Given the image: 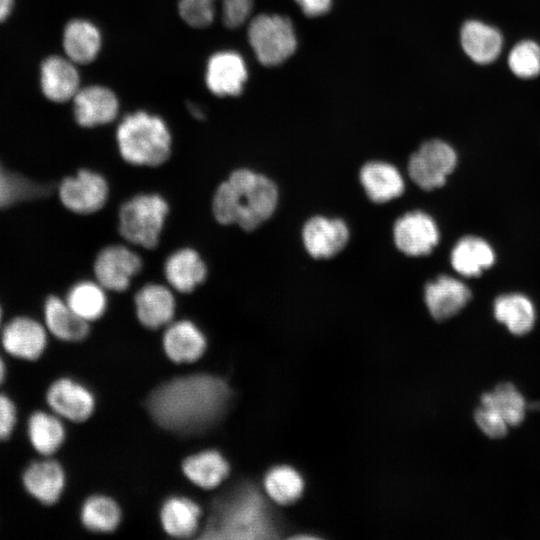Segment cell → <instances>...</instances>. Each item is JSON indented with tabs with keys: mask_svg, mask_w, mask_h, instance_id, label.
<instances>
[{
	"mask_svg": "<svg viewBox=\"0 0 540 540\" xmlns=\"http://www.w3.org/2000/svg\"><path fill=\"white\" fill-rule=\"evenodd\" d=\"M62 43L67 58L75 64L86 65L98 56L102 36L98 27L92 22L73 19L64 28Z\"/></svg>",
	"mask_w": 540,
	"mask_h": 540,
	"instance_id": "24",
	"label": "cell"
},
{
	"mask_svg": "<svg viewBox=\"0 0 540 540\" xmlns=\"http://www.w3.org/2000/svg\"><path fill=\"white\" fill-rule=\"evenodd\" d=\"M508 65L520 78L537 76L540 73V46L532 40L517 43L509 53Z\"/></svg>",
	"mask_w": 540,
	"mask_h": 540,
	"instance_id": "35",
	"label": "cell"
},
{
	"mask_svg": "<svg viewBox=\"0 0 540 540\" xmlns=\"http://www.w3.org/2000/svg\"><path fill=\"white\" fill-rule=\"evenodd\" d=\"M173 289L169 285L147 283L135 294V312L139 322L149 329L166 327L176 310Z\"/></svg>",
	"mask_w": 540,
	"mask_h": 540,
	"instance_id": "16",
	"label": "cell"
},
{
	"mask_svg": "<svg viewBox=\"0 0 540 540\" xmlns=\"http://www.w3.org/2000/svg\"><path fill=\"white\" fill-rule=\"evenodd\" d=\"M142 258L127 245L112 244L101 249L94 261L95 280L107 291L123 292L142 269Z\"/></svg>",
	"mask_w": 540,
	"mask_h": 540,
	"instance_id": "9",
	"label": "cell"
},
{
	"mask_svg": "<svg viewBox=\"0 0 540 540\" xmlns=\"http://www.w3.org/2000/svg\"><path fill=\"white\" fill-rule=\"evenodd\" d=\"M495 261L492 247L483 239L466 236L460 239L451 252V264L455 271L466 277L480 275Z\"/></svg>",
	"mask_w": 540,
	"mask_h": 540,
	"instance_id": "28",
	"label": "cell"
},
{
	"mask_svg": "<svg viewBox=\"0 0 540 540\" xmlns=\"http://www.w3.org/2000/svg\"><path fill=\"white\" fill-rule=\"evenodd\" d=\"M80 518L88 530L108 533L119 525L121 510L113 499L104 495H93L83 503Z\"/></svg>",
	"mask_w": 540,
	"mask_h": 540,
	"instance_id": "33",
	"label": "cell"
},
{
	"mask_svg": "<svg viewBox=\"0 0 540 540\" xmlns=\"http://www.w3.org/2000/svg\"><path fill=\"white\" fill-rule=\"evenodd\" d=\"M481 405L496 411L508 426H518L525 418L524 397L509 382L500 383L494 391L483 394Z\"/></svg>",
	"mask_w": 540,
	"mask_h": 540,
	"instance_id": "34",
	"label": "cell"
},
{
	"mask_svg": "<svg viewBox=\"0 0 540 540\" xmlns=\"http://www.w3.org/2000/svg\"><path fill=\"white\" fill-rule=\"evenodd\" d=\"M75 65L69 58L58 55L44 59L40 85L47 99L63 103L74 98L80 89V75Z\"/></svg>",
	"mask_w": 540,
	"mask_h": 540,
	"instance_id": "17",
	"label": "cell"
},
{
	"mask_svg": "<svg viewBox=\"0 0 540 540\" xmlns=\"http://www.w3.org/2000/svg\"><path fill=\"white\" fill-rule=\"evenodd\" d=\"M278 203L276 184L251 169L239 168L216 188L212 213L222 225L236 224L253 231L275 212Z\"/></svg>",
	"mask_w": 540,
	"mask_h": 540,
	"instance_id": "3",
	"label": "cell"
},
{
	"mask_svg": "<svg viewBox=\"0 0 540 540\" xmlns=\"http://www.w3.org/2000/svg\"><path fill=\"white\" fill-rule=\"evenodd\" d=\"M305 249L315 259H327L344 249L349 240V229L341 219L314 216L302 230Z\"/></svg>",
	"mask_w": 540,
	"mask_h": 540,
	"instance_id": "14",
	"label": "cell"
},
{
	"mask_svg": "<svg viewBox=\"0 0 540 540\" xmlns=\"http://www.w3.org/2000/svg\"><path fill=\"white\" fill-rule=\"evenodd\" d=\"M397 248L409 256L429 254L437 245L439 232L432 217L422 211L408 212L393 227Z\"/></svg>",
	"mask_w": 540,
	"mask_h": 540,
	"instance_id": "10",
	"label": "cell"
},
{
	"mask_svg": "<svg viewBox=\"0 0 540 540\" xmlns=\"http://www.w3.org/2000/svg\"><path fill=\"white\" fill-rule=\"evenodd\" d=\"M457 164L455 150L446 142L433 139L424 142L408 161L411 180L424 190L444 185Z\"/></svg>",
	"mask_w": 540,
	"mask_h": 540,
	"instance_id": "7",
	"label": "cell"
},
{
	"mask_svg": "<svg viewBox=\"0 0 540 540\" xmlns=\"http://www.w3.org/2000/svg\"><path fill=\"white\" fill-rule=\"evenodd\" d=\"M106 292L96 280H82L69 289L65 301L79 317L91 322L105 313L108 304Z\"/></svg>",
	"mask_w": 540,
	"mask_h": 540,
	"instance_id": "31",
	"label": "cell"
},
{
	"mask_svg": "<svg viewBox=\"0 0 540 540\" xmlns=\"http://www.w3.org/2000/svg\"><path fill=\"white\" fill-rule=\"evenodd\" d=\"M286 531L263 493L253 483L242 482L213 503L201 538L275 539Z\"/></svg>",
	"mask_w": 540,
	"mask_h": 540,
	"instance_id": "2",
	"label": "cell"
},
{
	"mask_svg": "<svg viewBox=\"0 0 540 540\" xmlns=\"http://www.w3.org/2000/svg\"><path fill=\"white\" fill-rule=\"evenodd\" d=\"M248 78L245 60L235 51H218L207 61L205 82L218 97L239 96Z\"/></svg>",
	"mask_w": 540,
	"mask_h": 540,
	"instance_id": "11",
	"label": "cell"
},
{
	"mask_svg": "<svg viewBox=\"0 0 540 540\" xmlns=\"http://www.w3.org/2000/svg\"><path fill=\"white\" fill-rule=\"evenodd\" d=\"M460 40L466 55L481 65L496 60L503 45L499 30L478 20H468L463 24Z\"/></svg>",
	"mask_w": 540,
	"mask_h": 540,
	"instance_id": "22",
	"label": "cell"
},
{
	"mask_svg": "<svg viewBox=\"0 0 540 540\" xmlns=\"http://www.w3.org/2000/svg\"><path fill=\"white\" fill-rule=\"evenodd\" d=\"M46 402L60 418L83 422L93 413L95 399L84 385L71 378H59L48 387Z\"/></svg>",
	"mask_w": 540,
	"mask_h": 540,
	"instance_id": "13",
	"label": "cell"
},
{
	"mask_svg": "<svg viewBox=\"0 0 540 540\" xmlns=\"http://www.w3.org/2000/svg\"><path fill=\"white\" fill-rule=\"evenodd\" d=\"M1 324H2V310H1V307H0V328H1Z\"/></svg>",
	"mask_w": 540,
	"mask_h": 540,
	"instance_id": "44",
	"label": "cell"
},
{
	"mask_svg": "<svg viewBox=\"0 0 540 540\" xmlns=\"http://www.w3.org/2000/svg\"><path fill=\"white\" fill-rule=\"evenodd\" d=\"M206 337L201 329L190 320L171 322L163 335L166 355L176 363L198 360L205 352Z\"/></svg>",
	"mask_w": 540,
	"mask_h": 540,
	"instance_id": "21",
	"label": "cell"
},
{
	"mask_svg": "<svg viewBox=\"0 0 540 540\" xmlns=\"http://www.w3.org/2000/svg\"><path fill=\"white\" fill-rule=\"evenodd\" d=\"M65 482L62 466L49 458L30 463L22 474L27 493L44 505H53L60 499Z\"/></svg>",
	"mask_w": 540,
	"mask_h": 540,
	"instance_id": "18",
	"label": "cell"
},
{
	"mask_svg": "<svg viewBox=\"0 0 540 540\" xmlns=\"http://www.w3.org/2000/svg\"><path fill=\"white\" fill-rule=\"evenodd\" d=\"M178 12L187 25L197 29L207 28L215 18V1L179 0Z\"/></svg>",
	"mask_w": 540,
	"mask_h": 540,
	"instance_id": "37",
	"label": "cell"
},
{
	"mask_svg": "<svg viewBox=\"0 0 540 540\" xmlns=\"http://www.w3.org/2000/svg\"><path fill=\"white\" fill-rule=\"evenodd\" d=\"M167 284L180 293L193 292L207 277V266L200 254L189 247L172 252L163 267Z\"/></svg>",
	"mask_w": 540,
	"mask_h": 540,
	"instance_id": "20",
	"label": "cell"
},
{
	"mask_svg": "<svg viewBox=\"0 0 540 540\" xmlns=\"http://www.w3.org/2000/svg\"><path fill=\"white\" fill-rule=\"evenodd\" d=\"M72 100L75 120L81 127L106 125L118 116V98L106 86L90 85L80 88Z\"/></svg>",
	"mask_w": 540,
	"mask_h": 540,
	"instance_id": "15",
	"label": "cell"
},
{
	"mask_svg": "<svg viewBox=\"0 0 540 540\" xmlns=\"http://www.w3.org/2000/svg\"><path fill=\"white\" fill-rule=\"evenodd\" d=\"M44 319L47 331L59 340L78 342L89 334V322L79 317L65 300L57 296L47 298Z\"/></svg>",
	"mask_w": 540,
	"mask_h": 540,
	"instance_id": "25",
	"label": "cell"
},
{
	"mask_svg": "<svg viewBox=\"0 0 540 540\" xmlns=\"http://www.w3.org/2000/svg\"><path fill=\"white\" fill-rule=\"evenodd\" d=\"M302 12L309 17H317L327 13L331 7V0H294Z\"/></svg>",
	"mask_w": 540,
	"mask_h": 540,
	"instance_id": "41",
	"label": "cell"
},
{
	"mask_svg": "<svg viewBox=\"0 0 540 540\" xmlns=\"http://www.w3.org/2000/svg\"><path fill=\"white\" fill-rule=\"evenodd\" d=\"M201 514L200 506L191 499L173 496L163 503L160 520L167 534L172 537L185 538L198 530Z\"/></svg>",
	"mask_w": 540,
	"mask_h": 540,
	"instance_id": "27",
	"label": "cell"
},
{
	"mask_svg": "<svg viewBox=\"0 0 540 540\" xmlns=\"http://www.w3.org/2000/svg\"><path fill=\"white\" fill-rule=\"evenodd\" d=\"M471 298L469 288L450 276L442 275L425 286L424 300L431 316L438 321L453 317Z\"/></svg>",
	"mask_w": 540,
	"mask_h": 540,
	"instance_id": "19",
	"label": "cell"
},
{
	"mask_svg": "<svg viewBox=\"0 0 540 540\" xmlns=\"http://www.w3.org/2000/svg\"><path fill=\"white\" fill-rule=\"evenodd\" d=\"M6 378V365L2 357L0 356V386Z\"/></svg>",
	"mask_w": 540,
	"mask_h": 540,
	"instance_id": "43",
	"label": "cell"
},
{
	"mask_svg": "<svg viewBox=\"0 0 540 540\" xmlns=\"http://www.w3.org/2000/svg\"><path fill=\"white\" fill-rule=\"evenodd\" d=\"M475 422L485 435L493 439L503 438L508 432L505 420L496 411L483 405L475 411Z\"/></svg>",
	"mask_w": 540,
	"mask_h": 540,
	"instance_id": "39",
	"label": "cell"
},
{
	"mask_svg": "<svg viewBox=\"0 0 540 540\" xmlns=\"http://www.w3.org/2000/svg\"><path fill=\"white\" fill-rule=\"evenodd\" d=\"M248 42L264 66H277L292 56L297 38L289 18L278 14H259L247 27Z\"/></svg>",
	"mask_w": 540,
	"mask_h": 540,
	"instance_id": "6",
	"label": "cell"
},
{
	"mask_svg": "<svg viewBox=\"0 0 540 540\" xmlns=\"http://www.w3.org/2000/svg\"><path fill=\"white\" fill-rule=\"evenodd\" d=\"M17 422V409L13 400L0 392V441L7 440Z\"/></svg>",
	"mask_w": 540,
	"mask_h": 540,
	"instance_id": "40",
	"label": "cell"
},
{
	"mask_svg": "<svg viewBox=\"0 0 540 540\" xmlns=\"http://www.w3.org/2000/svg\"><path fill=\"white\" fill-rule=\"evenodd\" d=\"M109 197L106 178L93 170L81 169L66 177L59 186L61 203L71 212L93 214L104 207Z\"/></svg>",
	"mask_w": 540,
	"mask_h": 540,
	"instance_id": "8",
	"label": "cell"
},
{
	"mask_svg": "<svg viewBox=\"0 0 540 540\" xmlns=\"http://www.w3.org/2000/svg\"><path fill=\"white\" fill-rule=\"evenodd\" d=\"M494 315L515 335L528 333L535 321L532 302L521 294H506L498 297L494 303Z\"/></svg>",
	"mask_w": 540,
	"mask_h": 540,
	"instance_id": "32",
	"label": "cell"
},
{
	"mask_svg": "<svg viewBox=\"0 0 540 540\" xmlns=\"http://www.w3.org/2000/svg\"><path fill=\"white\" fill-rule=\"evenodd\" d=\"M359 179L368 198L378 204L391 201L404 191L400 172L386 162L371 161L364 164Z\"/></svg>",
	"mask_w": 540,
	"mask_h": 540,
	"instance_id": "23",
	"label": "cell"
},
{
	"mask_svg": "<svg viewBox=\"0 0 540 540\" xmlns=\"http://www.w3.org/2000/svg\"><path fill=\"white\" fill-rule=\"evenodd\" d=\"M222 22L228 29L241 27L249 18L253 9V0H221Z\"/></svg>",
	"mask_w": 540,
	"mask_h": 540,
	"instance_id": "38",
	"label": "cell"
},
{
	"mask_svg": "<svg viewBox=\"0 0 540 540\" xmlns=\"http://www.w3.org/2000/svg\"><path fill=\"white\" fill-rule=\"evenodd\" d=\"M168 213V202L160 194H137L119 209V233L131 245L153 249L159 243Z\"/></svg>",
	"mask_w": 540,
	"mask_h": 540,
	"instance_id": "5",
	"label": "cell"
},
{
	"mask_svg": "<svg viewBox=\"0 0 540 540\" xmlns=\"http://www.w3.org/2000/svg\"><path fill=\"white\" fill-rule=\"evenodd\" d=\"M27 435L34 450L44 457H49L62 446L65 429L60 417L55 413L35 411L28 419Z\"/></svg>",
	"mask_w": 540,
	"mask_h": 540,
	"instance_id": "29",
	"label": "cell"
},
{
	"mask_svg": "<svg viewBox=\"0 0 540 540\" xmlns=\"http://www.w3.org/2000/svg\"><path fill=\"white\" fill-rule=\"evenodd\" d=\"M184 475L203 489H213L228 476L230 466L216 450H204L187 457L182 463Z\"/></svg>",
	"mask_w": 540,
	"mask_h": 540,
	"instance_id": "26",
	"label": "cell"
},
{
	"mask_svg": "<svg viewBox=\"0 0 540 540\" xmlns=\"http://www.w3.org/2000/svg\"><path fill=\"white\" fill-rule=\"evenodd\" d=\"M232 392L225 380L192 374L158 386L148 398V411L164 429L192 435L215 425L227 411Z\"/></svg>",
	"mask_w": 540,
	"mask_h": 540,
	"instance_id": "1",
	"label": "cell"
},
{
	"mask_svg": "<svg viewBox=\"0 0 540 540\" xmlns=\"http://www.w3.org/2000/svg\"><path fill=\"white\" fill-rule=\"evenodd\" d=\"M263 487L273 502L287 506L294 504L302 497L305 481L297 469L282 464L273 466L266 472Z\"/></svg>",
	"mask_w": 540,
	"mask_h": 540,
	"instance_id": "30",
	"label": "cell"
},
{
	"mask_svg": "<svg viewBox=\"0 0 540 540\" xmlns=\"http://www.w3.org/2000/svg\"><path fill=\"white\" fill-rule=\"evenodd\" d=\"M13 7V0H0V21L5 20Z\"/></svg>",
	"mask_w": 540,
	"mask_h": 540,
	"instance_id": "42",
	"label": "cell"
},
{
	"mask_svg": "<svg viewBox=\"0 0 540 540\" xmlns=\"http://www.w3.org/2000/svg\"><path fill=\"white\" fill-rule=\"evenodd\" d=\"M47 329L33 318L19 316L10 320L1 331V344L11 356L35 361L47 346Z\"/></svg>",
	"mask_w": 540,
	"mask_h": 540,
	"instance_id": "12",
	"label": "cell"
},
{
	"mask_svg": "<svg viewBox=\"0 0 540 540\" xmlns=\"http://www.w3.org/2000/svg\"><path fill=\"white\" fill-rule=\"evenodd\" d=\"M45 189L28 179L9 173L0 165V208L16 201L42 195Z\"/></svg>",
	"mask_w": 540,
	"mask_h": 540,
	"instance_id": "36",
	"label": "cell"
},
{
	"mask_svg": "<svg viewBox=\"0 0 540 540\" xmlns=\"http://www.w3.org/2000/svg\"><path fill=\"white\" fill-rule=\"evenodd\" d=\"M116 141L120 156L131 165L157 167L171 155L172 136L166 122L143 110L123 117Z\"/></svg>",
	"mask_w": 540,
	"mask_h": 540,
	"instance_id": "4",
	"label": "cell"
}]
</instances>
